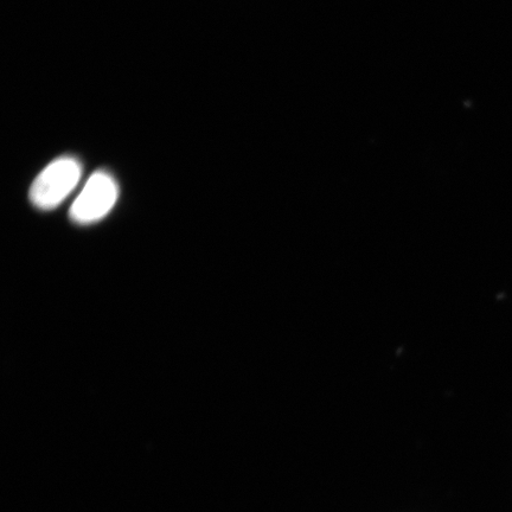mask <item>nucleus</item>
Returning <instances> with one entry per match:
<instances>
[{
    "instance_id": "1",
    "label": "nucleus",
    "mask_w": 512,
    "mask_h": 512,
    "mask_svg": "<svg viewBox=\"0 0 512 512\" xmlns=\"http://www.w3.org/2000/svg\"><path fill=\"white\" fill-rule=\"evenodd\" d=\"M81 177L82 165L78 159L57 158L32 183L30 201L37 209L53 210L78 187Z\"/></svg>"
},
{
    "instance_id": "2",
    "label": "nucleus",
    "mask_w": 512,
    "mask_h": 512,
    "mask_svg": "<svg viewBox=\"0 0 512 512\" xmlns=\"http://www.w3.org/2000/svg\"><path fill=\"white\" fill-rule=\"evenodd\" d=\"M118 198L119 185L113 176L106 171L95 172L70 208V220L80 226L99 222L111 213Z\"/></svg>"
}]
</instances>
